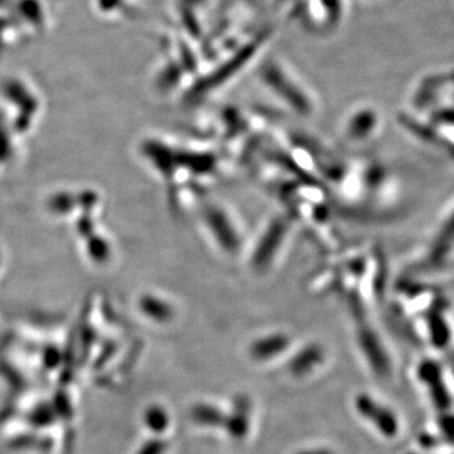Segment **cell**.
I'll return each instance as SVG.
<instances>
[{"instance_id":"cell-2","label":"cell","mask_w":454,"mask_h":454,"mask_svg":"<svg viewBox=\"0 0 454 454\" xmlns=\"http://www.w3.org/2000/svg\"><path fill=\"white\" fill-rule=\"evenodd\" d=\"M300 454H332L331 452H328V450H324V449H312V450H307V452H303V453Z\"/></svg>"},{"instance_id":"cell-1","label":"cell","mask_w":454,"mask_h":454,"mask_svg":"<svg viewBox=\"0 0 454 454\" xmlns=\"http://www.w3.org/2000/svg\"><path fill=\"white\" fill-rule=\"evenodd\" d=\"M221 413L216 408H211V406H199L194 409V419L202 423L204 426H218V423H221Z\"/></svg>"}]
</instances>
